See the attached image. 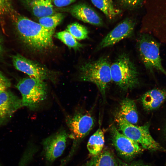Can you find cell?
Masks as SVG:
<instances>
[{"mask_svg":"<svg viewBox=\"0 0 166 166\" xmlns=\"http://www.w3.org/2000/svg\"><path fill=\"white\" fill-rule=\"evenodd\" d=\"M92 3L100 10L110 20L113 19L121 12L115 7L113 0H91Z\"/></svg>","mask_w":166,"mask_h":166,"instance_id":"cell-20","label":"cell"},{"mask_svg":"<svg viewBox=\"0 0 166 166\" xmlns=\"http://www.w3.org/2000/svg\"><path fill=\"white\" fill-rule=\"evenodd\" d=\"M118 160V166H151L140 162H135L127 163L120 160Z\"/></svg>","mask_w":166,"mask_h":166,"instance_id":"cell-28","label":"cell"},{"mask_svg":"<svg viewBox=\"0 0 166 166\" xmlns=\"http://www.w3.org/2000/svg\"><path fill=\"white\" fill-rule=\"evenodd\" d=\"M116 121L119 130L143 148L150 150L165 151V150L152 137L148 124L137 126L129 123L118 114Z\"/></svg>","mask_w":166,"mask_h":166,"instance_id":"cell-7","label":"cell"},{"mask_svg":"<svg viewBox=\"0 0 166 166\" xmlns=\"http://www.w3.org/2000/svg\"><path fill=\"white\" fill-rule=\"evenodd\" d=\"M135 24L136 21L133 18H125L103 38L99 44L97 49L111 46L131 35Z\"/></svg>","mask_w":166,"mask_h":166,"instance_id":"cell-11","label":"cell"},{"mask_svg":"<svg viewBox=\"0 0 166 166\" xmlns=\"http://www.w3.org/2000/svg\"><path fill=\"white\" fill-rule=\"evenodd\" d=\"M14 66L18 70L25 73L29 77L43 81H54L56 74L44 66L17 54L12 57Z\"/></svg>","mask_w":166,"mask_h":166,"instance_id":"cell-8","label":"cell"},{"mask_svg":"<svg viewBox=\"0 0 166 166\" xmlns=\"http://www.w3.org/2000/svg\"><path fill=\"white\" fill-rule=\"evenodd\" d=\"M10 14L20 38L28 47L38 52H44L53 47L54 30H48L14 11Z\"/></svg>","mask_w":166,"mask_h":166,"instance_id":"cell-1","label":"cell"},{"mask_svg":"<svg viewBox=\"0 0 166 166\" xmlns=\"http://www.w3.org/2000/svg\"><path fill=\"white\" fill-rule=\"evenodd\" d=\"M83 166H118V160L111 151L105 149L92 156Z\"/></svg>","mask_w":166,"mask_h":166,"instance_id":"cell-18","label":"cell"},{"mask_svg":"<svg viewBox=\"0 0 166 166\" xmlns=\"http://www.w3.org/2000/svg\"><path fill=\"white\" fill-rule=\"evenodd\" d=\"M23 107L21 99L9 90L0 94V126L6 123L18 110Z\"/></svg>","mask_w":166,"mask_h":166,"instance_id":"cell-12","label":"cell"},{"mask_svg":"<svg viewBox=\"0 0 166 166\" xmlns=\"http://www.w3.org/2000/svg\"><path fill=\"white\" fill-rule=\"evenodd\" d=\"M13 11L10 0H0V17Z\"/></svg>","mask_w":166,"mask_h":166,"instance_id":"cell-25","label":"cell"},{"mask_svg":"<svg viewBox=\"0 0 166 166\" xmlns=\"http://www.w3.org/2000/svg\"><path fill=\"white\" fill-rule=\"evenodd\" d=\"M118 115L130 123L136 124L138 120V116L134 101L128 98L122 100L120 104V110Z\"/></svg>","mask_w":166,"mask_h":166,"instance_id":"cell-17","label":"cell"},{"mask_svg":"<svg viewBox=\"0 0 166 166\" xmlns=\"http://www.w3.org/2000/svg\"><path fill=\"white\" fill-rule=\"evenodd\" d=\"M16 87L21 94L23 107L30 109L37 108L46 97L47 88L44 81L30 77L25 78L20 80Z\"/></svg>","mask_w":166,"mask_h":166,"instance_id":"cell-6","label":"cell"},{"mask_svg":"<svg viewBox=\"0 0 166 166\" xmlns=\"http://www.w3.org/2000/svg\"><path fill=\"white\" fill-rule=\"evenodd\" d=\"M73 16L85 22L97 26L103 24V21L92 7L85 3H79L63 9Z\"/></svg>","mask_w":166,"mask_h":166,"instance_id":"cell-14","label":"cell"},{"mask_svg":"<svg viewBox=\"0 0 166 166\" xmlns=\"http://www.w3.org/2000/svg\"><path fill=\"white\" fill-rule=\"evenodd\" d=\"M66 30L70 33L76 40H83L88 37L89 32L87 28L77 22L69 25Z\"/></svg>","mask_w":166,"mask_h":166,"instance_id":"cell-23","label":"cell"},{"mask_svg":"<svg viewBox=\"0 0 166 166\" xmlns=\"http://www.w3.org/2000/svg\"><path fill=\"white\" fill-rule=\"evenodd\" d=\"M110 66L109 61L106 57L86 62L80 68L79 79L81 81L95 84L104 97L106 88L112 81Z\"/></svg>","mask_w":166,"mask_h":166,"instance_id":"cell-2","label":"cell"},{"mask_svg":"<svg viewBox=\"0 0 166 166\" xmlns=\"http://www.w3.org/2000/svg\"><path fill=\"white\" fill-rule=\"evenodd\" d=\"M152 16L148 31L160 42L166 44V0H161Z\"/></svg>","mask_w":166,"mask_h":166,"instance_id":"cell-13","label":"cell"},{"mask_svg":"<svg viewBox=\"0 0 166 166\" xmlns=\"http://www.w3.org/2000/svg\"><path fill=\"white\" fill-rule=\"evenodd\" d=\"M55 37L66 45L69 48L77 50L82 47V45L69 32L66 30L56 33Z\"/></svg>","mask_w":166,"mask_h":166,"instance_id":"cell-22","label":"cell"},{"mask_svg":"<svg viewBox=\"0 0 166 166\" xmlns=\"http://www.w3.org/2000/svg\"><path fill=\"white\" fill-rule=\"evenodd\" d=\"M11 85L10 79L0 71V94L8 90Z\"/></svg>","mask_w":166,"mask_h":166,"instance_id":"cell-26","label":"cell"},{"mask_svg":"<svg viewBox=\"0 0 166 166\" xmlns=\"http://www.w3.org/2000/svg\"><path fill=\"white\" fill-rule=\"evenodd\" d=\"M64 14L56 12L53 15L39 18V23L46 29L54 30L56 27L62 21Z\"/></svg>","mask_w":166,"mask_h":166,"instance_id":"cell-21","label":"cell"},{"mask_svg":"<svg viewBox=\"0 0 166 166\" xmlns=\"http://www.w3.org/2000/svg\"><path fill=\"white\" fill-rule=\"evenodd\" d=\"M66 122L70 132L68 137L72 139L73 144L69 154L62 161L60 166H63L71 159L82 140L89 134L95 124L93 117L89 113L81 112L67 117Z\"/></svg>","mask_w":166,"mask_h":166,"instance_id":"cell-3","label":"cell"},{"mask_svg":"<svg viewBox=\"0 0 166 166\" xmlns=\"http://www.w3.org/2000/svg\"><path fill=\"white\" fill-rule=\"evenodd\" d=\"M76 0H52L53 4L58 7H62L69 6Z\"/></svg>","mask_w":166,"mask_h":166,"instance_id":"cell-27","label":"cell"},{"mask_svg":"<svg viewBox=\"0 0 166 166\" xmlns=\"http://www.w3.org/2000/svg\"><path fill=\"white\" fill-rule=\"evenodd\" d=\"M105 143L103 131L99 128L89 138L87 148L90 154L94 156L99 154L103 150Z\"/></svg>","mask_w":166,"mask_h":166,"instance_id":"cell-19","label":"cell"},{"mask_svg":"<svg viewBox=\"0 0 166 166\" xmlns=\"http://www.w3.org/2000/svg\"><path fill=\"white\" fill-rule=\"evenodd\" d=\"M137 46L140 58L145 68L152 73L156 70L166 77V70L160 55V43L150 35L144 33L139 38Z\"/></svg>","mask_w":166,"mask_h":166,"instance_id":"cell-5","label":"cell"},{"mask_svg":"<svg viewBox=\"0 0 166 166\" xmlns=\"http://www.w3.org/2000/svg\"><path fill=\"white\" fill-rule=\"evenodd\" d=\"M35 17L39 18L56 13L52 0H22Z\"/></svg>","mask_w":166,"mask_h":166,"instance_id":"cell-15","label":"cell"},{"mask_svg":"<svg viewBox=\"0 0 166 166\" xmlns=\"http://www.w3.org/2000/svg\"><path fill=\"white\" fill-rule=\"evenodd\" d=\"M68 137L66 131L61 129L42 140L43 153L47 161L53 162L62 155L65 149Z\"/></svg>","mask_w":166,"mask_h":166,"instance_id":"cell-9","label":"cell"},{"mask_svg":"<svg viewBox=\"0 0 166 166\" xmlns=\"http://www.w3.org/2000/svg\"><path fill=\"white\" fill-rule=\"evenodd\" d=\"M145 0H117V4L118 9H122L131 10L140 7L143 5Z\"/></svg>","mask_w":166,"mask_h":166,"instance_id":"cell-24","label":"cell"},{"mask_svg":"<svg viewBox=\"0 0 166 166\" xmlns=\"http://www.w3.org/2000/svg\"><path fill=\"white\" fill-rule=\"evenodd\" d=\"M2 48L1 43L0 41V55L2 53Z\"/></svg>","mask_w":166,"mask_h":166,"instance_id":"cell-29","label":"cell"},{"mask_svg":"<svg viewBox=\"0 0 166 166\" xmlns=\"http://www.w3.org/2000/svg\"><path fill=\"white\" fill-rule=\"evenodd\" d=\"M112 80L123 90L131 89L138 84L137 69L128 55H120L110 66Z\"/></svg>","mask_w":166,"mask_h":166,"instance_id":"cell-4","label":"cell"},{"mask_svg":"<svg viewBox=\"0 0 166 166\" xmlns=\"http://www.w3.org/2000/svg\"><path fill=\"white\" fill-rule=\"evenodd\" d=\"M166 99L164 90L153 89L146 92L142 96L141 102L144 108L151 111L159 107Z\"/></svg>","mask_w":166,"mask_h":166,"instance_id":"cell-16","label":"cell"},{"mask_svg":"<svg viewBox=\"0 0 166 166\" xmlns=\"http://www.w3.org/2000/svg\"><path fill=\"white\" fill-rule=\"evenodd\" d=\"M113 144L118 153L127 160H130L142 151L140 146L122 133L115 126L111 128Z\"/></svg>","mask_w":166,"mask_h":166,"instance_id":"cell-10","label":"cell"}]
</instances>
